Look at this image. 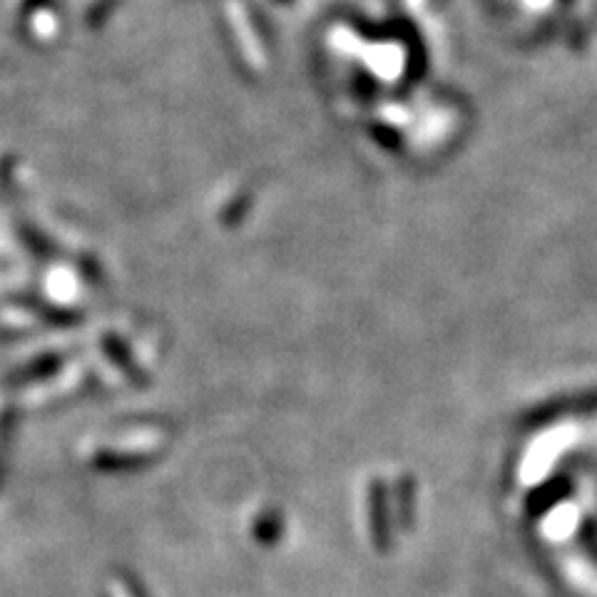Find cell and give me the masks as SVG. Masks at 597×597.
<instances>
[{"instance_id": "1", "label": "cell", "mask_w": 597, "mask_h": 597, "mask_svg": "<svg viewBox=\"0 0 597 597\" xmlns=\"http://www.w3.org/2000/svg\"><path fill=\"white\" fill-rule=\"evenodd\" d=\"M60 366L58 356H40V359L30 361V364L20 366V369L10 371L5 376V384L8 386H25V384H35L40 379H48L55 369Z\"/></svg>"}]
</instances>
